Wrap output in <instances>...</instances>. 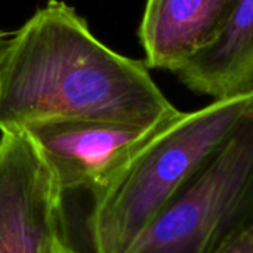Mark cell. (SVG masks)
Here are the masks:
<instances>
[{"label":"cell","instance_id":"cell-1","mask_svg":"<svg viewBox=\"0 0 253 253\" xmlns=\"http://www.w3.org/2000/svg\"><path fill=\"white\" fill-rule=\"evenodd\" d=\"M178 111L145 61L99 42L61 0H49L9 36L0 59V132L50 119L153 127Z\"/></svg>","mask_w":253,"mask_h":253},{"label":"cell","instance_id":"cell-9","mask_svg":"<svg viewBox=\"0 0 253 253\" xmlns=\"http://www.w3.org/2000/svg\"><path fill=\"white\" fill-rule=\"evenodd\" d=\"M44 253H77L73 246L70 245L68 240H62V239H56L53 242H50V245L47 246V249Z\"/></svg>","mask_w":253,"mask_h":253},{"label":"cell","instance_id":"cell-5","mask_svg":"<svg viewBox=\"0 0 253 253\" xmlns=\"http://www.w3.org/2000/svg\"><path fill=\"white\" fill-rule=\"evenodd\" d=\"M159 125L138 127L105 120L50 119L22 129L39 144L65 193L84 190L93 194Z\"/></svg>","mask_w":253,"mask_h":253},{"label":"cell","instance_id":"cell-2","mask_svg":"<svg viewBox=\"0 0 253 253\" xmlns=\"http://www.w3.org/2000/svg\"><path fill=\"white\" fill-rule=\"evenodd\" d=\"M253 90L162 122L116 175L92 194L93 253H133L160 212L234 133Z\"/></svg>","mask_w":253,"mask_h":253},{"label":"cell","instance_id":"cell-6","mask_svg":"<svg viewBox=\"0 0 253 253\" xmlns=\"http://www.w3.org/2000/svg\"><path fill=\"white\" fill-rule=\"evenodd\" d=\"M239 0H147L138 30L148 68L176 73L212 43Z\"/></svg>","mask_w":253,"mask_h":253},{"label":"cell","instance_id":"cell-10","mask_svg":"<svg viewBox=\"0 0 253 253\" xmlns=\"http://www.w3.org/2000/svg\"><path fill=\"white\" fill-rule=\"evenodd\" d=\"M7 40H9V36H7V33H4V31H0V59H1V56H3V52H4V49H6Z\"/></svg>","mask_w":253,"mask_h":253},{"label":"cell","instance_id":"cell-7","mask_svg":"<svg viewBox=\"0 0 253 253\" xmlns=\"http://www.w3.org/2000/svg\"><path fill=\"white\" fill-rule=\"evenodd\" d=\"M175 74L190 90L215 101L253 90V0H239L218 37Z\"/></svg>","mask_w":253,"mask_h":253},{"label":"cell","instance_id":"cell-8","mask_svg":"<svg viewBox=\"0 0 253 253\" xmlns=\"http://www.w3.org/2000/svg\"><path fill=\"white\" fill-rule=\"evenodd\" d=\"M216 253H253V225L231 237Z\"/></svg>","mask_w":253,"mask_h":253},{"label":"cell","instance_id":"cell-3","mask_svg":"<svg viewBox=\"0 0 253 253\" xmlns=\"http://www.w3.org/2000/svg\"><path fill=\"white\" fill-rule=\"evenodd\" d=\"M253 225V102L218 153L160 212L133 253H216Z\"/></svg>","mask_w":253,"mask_h":253},{"label":"cell","instance_id":"cell-4","mask_svg":"<svg viewBox=\"0 0 253 253\" xmlns=\"http://www.w3.org/2000/svg\"><path fill=\"white\" fill-rule=\"evenodd\" d=\"M65 191L44 153L25 129L0 136V253H44L68 240Z\"/></svg>","mask_w":253,"mask_h":253}]
</instances>
